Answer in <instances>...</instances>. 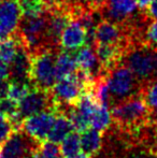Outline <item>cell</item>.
Masks as SVG:
<instances>
[{"mask_svg": "<svg viewBox=\"0 0 157 158\" xmlns=\"http://www.w3.org/2000/svg\"><path fill=\"white\" fill-rule=\"evenodd\" d=\"M121 64L134 73L141 85H147L157 80V46L145 41L131 42L125 48Z\"/></svg>", "mask_w": 157, "mask_h": 158, "instance_id": "obj_1", "label": "cell"}, {"mask_svg": "<svg viewBox=\"0 0 157 158\" xmlns=\"http://www.w3.org/2000/svg\"><path fill=\"white\" fill-rule=\"evenodd\" d=\"M58 53L56 48H44L31 55L29 81L34 87L51 90L56 82L55 63Z\"/></svg>", "mask_w": 157, "mask_h": 158, "instance_id": "obj_2", "label": "cell"}, {"mask_svg": "<svg viewBox=\"0 0 157 158\" xmlns=\"http://www.w3.org/2000/svg\"><path fill=\"white\" fill-rule=\"evenodd\" d=\"M112 102H121L138 95L141 84L125 64H116L105 74Z\"/></svg>", "mask_w": 157, "mask_h": 158, "instance_id": "obj_3", "label": "cell"}, {"mask_svg": "<svg viewBox=\"0 0 157 158\" xmlns=\"http://www.w3.org/2000/svg\"><path fill=\"white\" fill-rule=\"evenodd\" d=\"M151 115L142 95H136L118 102L111 111L112 119L118 126H140Z\"/></svg>", "mask_w": 157, "mask_h": 158, "instance_id": "obj_4", "label": "cell"}, {"mask_svg": "<svg viewBox=\"0 0 157 158\" xmlns=\"http://www.w3.org/2000/svg\"><path fill=\"white\" fill-rule=\"evenodd\" d=\"M56 110L50 109L30 115L24 118L22 129L23 131L36 142H41L48 139L52 126L56 118Z\"/></svg>", "mask_w": 157, "mask_h": 158, "instance_id": "obj_5", "label": "cell"}, {"mask_svg": "<svg viewBox=\"0 0 157 158\" xmlns=\"http://www.w3.org/2000/svg\"><path fill=\"white\" fill-rule=\"evenodd\" d=\"M50 109H55L51 90L41 89L38 87H32L30 92L19 102V112L24 118Z\"/></svg>", "mask_w": 157, "mask_h": 158, "instance_id": "obj_6", "label": "cell"}, {"mask_svg": "<svg viewBox=\"0 0 157 158\" xmlns=\"http://www.w3.org/2000/svg\"><path fill=\"white\" fill-rule=\"evenodd\" d=\"M138 8L137 0H107L100 13L105 19L123 26L134 17Z\"/></svg>", "mask_w": 157, "mask_h": 158, "instance_id": "obj_7", "label": "cell"}, {"mask_svg": "<svg viewBox=\"0 0 157 158\" xmlns=\"http://www.w3.org/2000/svg\"><path fill=\"white\" fill-rule=\"evenodd\" d=\"M31 138L24 131L15 130L0 145V158H25L34 152L36 146L31 144Z\"/></svg>", "mask_w": 157, "mask_h": 158, "instance_id": "obj_8", "label": "cell"}, {"mask_svg": "<svg viewBox=\"0 0 157 158\" xmlns=\"http://www.w3.org/2000/svg\"><path fill=\"white\" fill-rule=\"evenodd\" d=\"M22 16L19 0H2L0 2V39L13 35L17 31Z\"/></svg>", "mask_w": 157, "mask_h": 158, "instance_id": "obj_9", "label": "cell"}, {"mask_svg": "<svg viewBox=\"0 0 157 158\" xmlns=\"http://www.w3.org/2000/svg\"><path fill=\"white\" fill-rule=\"evenodd\" d=\"M122 44L128 46L130 43L125 28L108 19L99 22L95 29V44Z\"/></svg>", "mask_w": 157, "mask_h": 158, "instance_id": "obj_10", "label": "cell"}, {"mask_svg": "<svg viewBox=\"0 0 157 158\" xmlns=\"http://www.w3.org/2000/svg\"><path fill=\"white\" fill-rule=\"evenodd\" d=\"M74 56H76L78 69L85 72L90 77L96 79L101 75H105L96 56L94 46L85 44L82 48H80L76 52H74Z\"/></svg>", "mask_w": 157, "mask_h": 158, "instance_id": "obj_11", "label": "cell"}, {"mask_svg": "<svg viewBox=\"0 0 157 158\" xmlns=\"http://www.w3.org/2000/svg\"><path fill=\"white\" fill-rule=\"evenodd\" d=\"M86 44V31L76 19H71L60 37V46L66 51H76Z\"/></svg>", "mask_w": 157, "mask_h": 158, "instance_id": "obj_12", "label": "cell"}, {"mask_svg": "<svg viewBox=\"0 0 157 158\" xmlns=\"http://www.w3.org/2000/svg\"><path fill=\"white\" fill-rule=\"evenodd\" d=\"M30 64H31V55L26 50L23 43H21L17 48L16 55L9 67L10 77L13 81H29Z\"/></svg>", "mask_w": 157, "mask_h": 158, "instance_id": "obj_13", "label": "cell"}, {"mask_svg": "<svg viewBox=\"0 0 157 158\" xmlns=\"http://www.w3.org/2000/svg\"><path fill=\"white\" fill-rule=\"evenodd\" d=\"M76 70H78V64H76L73 51L63 50L57 54L56 63H55L56 81L73 74Z\"/></svg>", "mask_w": 157, "mask_h": 158, "instance_id": "obj_14", "label": "cell"}, {"mask_svg": "<svg viewBox=\"0 0 157 158\" xmlns=\"http://www.w3.org/2000/svg\"><path fill=\"white\" fill-rule=\"evenodd\" d=\"M73 130V126H72L69 117L65 113L57 112L55 122L48 135V140L54 142V143H60Z\"/></svg>", "mask_w": 157, "mask_h": 158, "instance_id": "obj_15", "label": "cell"}, {"mask_svg": "<svg viewBox=\"0 0 157 158\" xmlns=\"http://www.w3.org/2000/svg\"><path fill=\"white\" fill-rule=\"evenodd\" d=\"M81 151L90 158L97 154L101 146V132L94 128H87L80 135Z\"/></svg>", "mask_w": 157, "mask_h": 158, "instance_id": "obj_16", "label": "cell"}, {"mask_svg": "<svg viewBox=\"0 0 157 158\" xmlns=\"http://www.w3.org/2000/svg\"><path fill=\"white\" fill-rule=\"evenodd\" d=\"M21 43L22 40L16 32L8 38L0 39V59L6 64H10L16 55L17 48Z\"/></svg>", "mask_w": 157, "mask_h": 158, "instance_id": "obj_17", "label": "cell"}, {"mask_svg": "<svg viewBox=\"0 0 157 158\" xmlns=\"http://www.w3.org/2000/svg\"><path fill=\"white\" fill-rule=\"evenodd\" d=\"M111 122L112 116L109 106L98 104L90 117V127L102 132L110 126Z\"/></svg>", "mask_w": 157, "mask_h": 158, "instance_id": "obj_18", "label": "cell"}, {"mask_svg": "<svg viewBox=\"0 0 157 158\" xmlns=\"http://www.w3.org/2000/svg\"><path fill=\"white\" fill-rule=\"evenodd\" d=\"M34 158H66L58 143L52 141H41L32 152Z\"/></svg>", "mask_w": 157, "mask_h": 158, "instance_id": "obj_19", "label": "cell"}, {"mask_svg": "<svg viewBox=\"0 0 157 158\" xmlns=\"http://www.w3.org/2000/svg\"><path fill=\"white\" fill-rule=\"evenodd\" d=\"M60 150L66 158H71L81 152V140L76 132L72 131L60 142Z\"/></svg>", "mask_w": 157, "mask_h": 158, "instance_id": "obj_20", "label": "cell"}, {"mask_svg": "<svg viewBox=\"0 0 157 158\" xmlns=\"http://www.w3.org/2000/svg\"><path fill=\"white\" fill-rule=\"evenodd\" d=\"M32 87L29 81H12L9 85L6 97L19 104V102L30 92Z\"/></svg>", "mask_w": 157, "mask_h": 158, "instance_id": "obj_21", "label": "cell"}, {"mask_svg": "<svg viewBox=\"0 0 157 158\" xmlns=\"http://www.w3.org/2000/svg\"><path fill=\"white\" fill-rule=\"evenodd\" d=\"M23 15H39L46 11L43 0H19Z\"/></svg>", "mask_w": 157, "mask_h": 158, "instance_id": "obj_22", "label": "cell"}, {"mask_svg": "<svg viewBox=\"0 0 157 158\" xmlns=\"http://www.w3.org/2000/svg\"><path fill=\"white\" fill-rule=\"evenodd\" d=\"M142 92V97L144 99L147 106H149L150 111H154L157 113V80L150 82L149 84L144 85Z\"/></svg>", "mask_w": 157, "mask_h": 158, "instance_id": "obj_23", "label": "cell"}, {"mask_svg": "<svg viewBox=\"0 0 157 158\" xmlns=\"http://www.w3.org/2000/svg\"><path fill=\"white\" fill-rule=\"evenodd\" d=\"M0 111L6 115L8 119L12 118V117H14L15 115L19 114V104L8 97L0 100Z\"/></svg>", "mask_w": 157, "mask_h": 158, "instance_id": "obj_24", "label": "cell"}, {"mask_svg": "<svg viewBox=\"0 0 157 158\" xmlns=\"http://www.w3.org/2000/svg\"><path fill=\"white\" fill-rule=\"evenodd\" d=\"M13 131H14V129H13L8 118L0 121V145L12 135Z\"/></svg>", "mask_w": 157, "mask_h": 158, "instance_id": "obj_25", "label": "cell"}, {"mask_svg": "<svg viewBox=\"0 0 157 158\" xmlns=\"http://www.w3.org/2000/svg\"><path fill=\"white\" fill-rule=\"evenodd\" d=\"M145 42L152 44V45L157 46V19L156 21L152 22L147 28V31H145Z\"/></svg>", "mask_w": 157, "mask_h": 158, "instance_id": "obj_26", "label": "cell"}, {"mask_svg": "<svg viewBox=\"0 0 157 158\" xmlns=\"http://www.w3.org/2000/svg\"><path fill=\"white\" fill-rule=\"evenodd\" d=\"M86 4H87L88 9L95 11H100L102 6L105 4L107 0H85Z\"/></svg>", "mask_w": 157, "mask_h": 158, "instance_id": "obj_27", "label": "cell"}, {"mask_svg": "<svg viewBox=\"0 0 157 158\" xmlns=\"http://www.w3.org/2000/svg\"><path fill=\"white\" fill-rule=\"evenodd\" d=\"M9 77H10L9 64L0 59V81H1V80H8Z\"/></svg>", "mask_w": 157, "mask_h": 158, "instance_id": "obj_28", "label": "cell"}, {"mask_svg": "<svg viewBox=\"0 0 157 158\" xmlns=\"http://www.w3.org/2000/svg\"><path fill=\"white\" fill-rule=\"evenodd\" d=\"M147 16L150 19H157V0H152L147 6Z\"/></svg>", "mask_w": 157, "mask_h": 158, "instance_id": "obj_29", "label": "cell"}, {"mask_svg": "<svg viewBox=\"0 0 157 158\" xmlns=\"http://www.w3.org/2000/svg\"><path fill=\"white\" fill-rule=\"evenodd\" d=\"M9 85H10V82L8 80H1L0 81V100L8 96Z\"/></svg>", "mask_w": 157, "mask_h": 158, "instance_id": "obj_30", "label": "cell"}, {"mask_svg": "<svg viewBox=\"0 0 157 158\" xmlns=\"http://www.w3.org/2000/svg\"><path fill=\"white\" fill-rule=\"evenodd\" d=\"M151 1L152 0H137V3H138L139 8L145 10V9L149 6V4L151 3Z\"/></svg>", "mask_w": 157, "mask_h": 158, "instance_id": "obj_31", "label": "cell"}, {"mask_svg": "<svg viewBox=\"0 0 157 158\" xmlns=\"http://www.w3.org/2000/svg\"><path fill=\"white\" fill-rule=\"evenodd\" d=\"M71 158H88V156H87L86 154H84V153L81 151V152H80L79 154L74 155V156H73V157H71Z\"/></svg>", "mask_w": 157, "mask_h": 158, "instance_id": "obj_32", "label": "cell"}, {"mask_svg": "<svg viewBox=\"0 0 157 158\" xmlns=\"http://www.w3.org/2000/svg\"><path fill=\"white\" fill-rule=\"evenodd\" d=\"M25 158H34V156H31V157H30V155H29V156H26Z\"/></svg>", "mask_w": 157, "mask_h": 158, "instance_id": "obj_33", "label": "cell"}, {"mask_svg": "<svg viewBox=\"0 0 157 158\" xmlns=\"http://www.w3.org/2000/svg\"><path fill=\"white\" fill-rule=\"evenodd\" d=\"M156 141H157V135H156Z\"/></svg>", "mask_w": 157, "mask_h": 158, "instance_id": "obj_34", "label": "cell"}]
</instances>
